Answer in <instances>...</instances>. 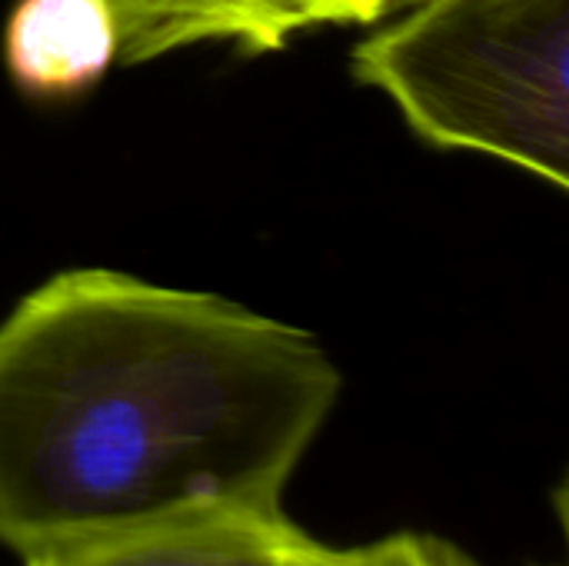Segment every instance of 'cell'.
I'll use <instances>...</instances> for the list:
<instances>
[{
	"label": "cell",
	"instance_id": "cell-1",
	"mask_svg": "<svg viewBox=\"0 0 569 566\" xmlns=\"http://www.w3.org/2000/svg\"><path fill=\"white\" fill-rule=\"evenodd\" d=\"M303 327L207 290L73 267L0 320V547L277 514L340 400Z\"/></svg>",
	"mask_w": 569,
	"mask_h": 566
},
{
	"label": "cell",
	"instance_id": "cell-2",
	"mask_svg": "<svg viewBox=\"0 0 569 566\" xmlns=\"http://www.w3.org/2000/svg\"><path fill=\"white\" fill-rule=\"evenodd\" d=\"M350 67L430 147L569 190V0H413Z\"/></svg>",
	"mask_w": 569,
	"mask_h": 566
},
{
	"label": "cell",
	"instance_id": "cell-3",
	"mask_svg": "<svg viewBox=\"0 0 569 566\" xmlns=\"http://www.w3.org/2000/svg\"><path fill=\"white\" fill-rule=\"evenodd\" d=\"M303 527L287 510L143 527L23 557V566H290Z\"/></svg>",
	"mask_w": 569,
	"mask_h": 566
},
{
	"label": "cell",
	"instance_id": "cell-4",
	"mask_svg": "<svg viewBox=\"0 0 569 566\" xmlns=\"http://www.w3.org/2000/svg\"><path fill=\"white\" fill-rule=\"evenodd\" d=\"M13 83L37 97L77 93L117 60V33L103 0H20L3 37Z\"/></svg>",
	"mask_w": 569,
	"mask_h": 566
},
{
	"label": "cell",
	"instance_id": "cell-5",
	"mask_svg": "<svg viewBox=\"0 0 569 566\" xmlns=\"http://www.w3.org/2000/svg\"><path fill=\"white\" fill-rule=\"evenodd\" d=\"M123 63H147L163 53L227 40L247 53L283 50L293 37L270 0H103Z\"/></svg>",
	"mask_w": 569,
	"mask_h": 566
},
{
	"label": "cell",
	"instance_id": "cell-6",
	"mask_svg": "<svg viewBox=\"0 0 569 566\" xmlns=\"http://www.w3.org/2000/svg\"><path fill=\"white\" fill-rule=\"evenodd\" d=\"M290 566H483L453 540L433 534H390L357 547H330L303 534Z\"/></svg>",
	"mask_w": 569,
	"mask_h": 566
},
{
	"label": "cell",
	"instance_id": "cell-7",
	"mask_svg": "<svg viewBox=\"0 0 569 566\" xmlns=\"http://www.w3.org/2000/svg\"><path fill=\"white\" fill-rule=\"evenodd\" d=\"M360 3L363 0H280V10L297 33L320 23H357Z\"/></svg>",
	"mask_w": 569,
	"mask_h": 566
},
{
	"label": "cell",
	"instance_id": "cell-8",
	"mask_svg": "<svg viewBox=\"0 0 569 566\" xmlns=\"http://www.w3.org/2000/svg\"><path fill=\"white\" fill-rule=\"evenodd\" d=\"M407 3H413V0H363V3H360V17H357V23H373V20H380L387 10H393V7H407Z\"/></svg>",
	"mask_w": 569,
	"mask_h": 566
},
{
	"label": "cell",
	"instance_id": "cell-9",
	"mask_svg": "<svg viewBox=\"0 0 569 566\" xmlns=\"http://www.w3.org/2000/svg\"><path fill=\"white\" fill-rule=\"evenodd\" d=\"M270 7H273V13H277V17H280V20H283V27H287V30H290V33H293V27H290V23H287V17H283V10H280V0H270Z\"/></svg>",
	"mask_w": 569,
	"mask_h": 566
}]
</instances>
